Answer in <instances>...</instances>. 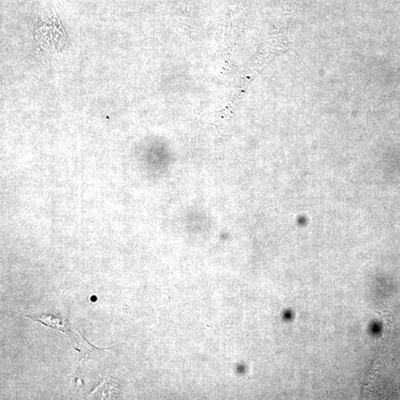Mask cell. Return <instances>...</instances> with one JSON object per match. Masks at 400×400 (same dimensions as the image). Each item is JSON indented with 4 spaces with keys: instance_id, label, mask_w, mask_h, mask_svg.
I'll use <instances>...</instances> for the list:
<instances>
[{
    "instance_id": "6da1fadb",
    "label": "cell",
    "mask_w": 400,
    "mask_h": 400,
    "mask_svg": "<svg viewBox=\"0 0 400 400\" xmlns=\"http://www.w3.org/2000/svg\"><path fill=\"white\" fill-rule=\"evenodd\" d=\"M26 317L34 321L40 322V323L46 325L47 327L55 328L59 330H61V332L67 334V332H69L68 328L67 326V323L65 322L63 319L58 318V317H57V318H54L53 315H50V316L43 315L40 317L28 315Z\"/></svg>"
}]
</instances>
